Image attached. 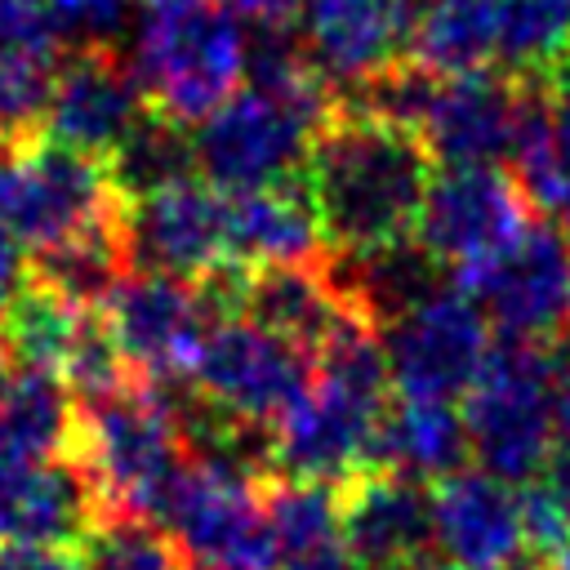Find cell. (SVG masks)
I'll use <instances>...</instances> for the list:
<instances>
[{"label": "cell", "instance_id": "obj_1", "mask_svg": "<svg viewBox=\"0 0 570 570\" xmlns=\"http://www.w3.org/2000/svg\"><path fill=\"white\" fill-rule=\"evenodd\" d=\"M432 165L414 129L365 107H343L312 142L303 187L338 254H374L414 240Z\"/></svg>", "mask_w": 570, "mask_h": 570}, {"label": "cell", "instance_id": "obj_2", "mask_svg": "<svg viewBox=\"0 0 570 570\" xmlns=\"http://www.w3.org/2000/svg\"><path fill=\"white\" fill-rule=\"evenodd\" d=\"M330 116V89L307 49H285L272 36V45L254 53L245 89L196 125V169L223 191L303 178L312 142Z\"/></svg>", "mask_w": 570, "mask_h": 570}, {"label": "cell", "instance_id": "obj_3", "mask_svg": "<svg viewBox=\"0 0 570 570\" xmlns=\"http://www.w3.org/2000/svg\"><path fill=\"white\" fill-rule=\"evenodd\" d=\"M392 410V370L370 316L343 325L325 352L307 396L272 428V476L338 485L370 463L379 428Z\"/></svg>", "mask_w": 570, "mask_h": 570}, {"label": "cell", "instance_id": "obj_4", "mask_svg": "<svg viewBox=\"0 0 570 570\" xmlns=\"http://www.w3.org/2000/svg\"><path fill=\"white\" fill-rule=\"evenodd\" d=\"M71 459L85 468L102 517H151L183 476L191 445L169 401V387L134 379L107 396L80 401V428Z\"/></svg>", "mask_w": 570, "mask_h": 570}, {"label": "cell", "instance_id": "obj_5", "mask_svg": "<svg viewBox=\"0 0 570 570\" xmlns=\"http://www.w3.org/2000/svg\"><path fill=\"white\" fill-rule=\"evenodd\" d=\"M245 27L223 4L183 13H151L138 31L134 76L156 116L174 125H205L249 80Z\"/></svg>", "mask_w": 570, "mask_h": 570}, {"label": "cell", "instance_id": "obj_6", "mask_svg": "<svg viewBox=\"0 0 570 570\" xmlns=\"http://www.w3.org/2000/svg\"><path fill=\"white\" fill-rule=\"evenodd\" d=\"M552 379H557V347L508 343V338L494 343L481 379L459 401L476 468L512 485L539 476V468L557 445Z\"/></svg>", "mask_w": 570, "mask_h": 570}, {"label": "cell", "instance_id": "obj_7", "mask_svg": "<svg viewBox=\"0 0 570 570\" xmlns=\"http://www.w3.org/2000/svg\"><path fill=\"white\" fill-rule=\"evenodd\" d=\"M156 521L196 570H276L263 481L240 468L191 454Z\"/></svg>", "mask_w": 570, "mask_h": 570}, {"label": "cell", "instance_id": "obj_8", "mask_svg": "<svg viewBox=\"0 0 570 570\" xmlns=\"http://www.w3.org/2000/svg\"><path fill=\"white\" fill-rule=\"evenodd\" d=\"M316 361L249 316L214 321L191 370V387L218 414L272 432L312 387Z\"/></svg>", "mask_w": 570, "mask_h": 570}, {"label": "cell", "instance_id": "obj_9", "mask_svg": "<svg viewBox=\"0 0 570 570\" xmlns=\"http://www.w3.org/2000/svg\"><path fill=\"white\" fill-rule=\"evenodd\" d=\"M383 330H387L383 352L396 396L463 401L494 352L490 316L459 285L445 289L436 285Z\"/></svg>", "mask_w": 570, "mask_h": 570}, {"label": "cell", "instance_id": "obj_10", "mask_svg": "<svg viewBox=\"0 0 570 570\" xmlns=\"http://www.w3.org/2000/svg\"><path fill=\"white\" fill-rule=\"evenodd\" d=\"M530 223V200L517 174L499 165H441L423 196L414 240L454 281L503 254Z\"/></svg>", "mask_w": 570, "mask_h": 570}, {"label": "cell", "instance_id": "obj_11", "mask_svg": "<svg viewBox=\"0 0 570 570\" xmlns=\"http://www.w3.org/2000/svg\"><path fill=\"white\" fill-rule=\"evenodd\" d=\"M454 285L481 303V312L508 343L552 347L570 325V227L530 218L503 254Z\"/></svg>", "mask_w": 570, "mask_h": 570}, {"label": "cell", "instance_id": "obj_12", "mask_svg": "<svg viewBox=\"0 0 570 570\" xmlns=\"http://www.w3.org/2000/svg\"><path fill=\"white\" fill-rule=\"evenodd\" d=\"M102 321L129 370L156 387H174L183 379L191 383L196 356L214 325L196 281L160 272H129L102 303Z\"/></svg>", "mask_w": 570, "mask_h": 570}, {"label": "cell", "instance_id": "obj_13", "mask_svg": "<svg viewBox=\"0 0 570 570\" xmlns=\"http://www.w3.org/2000/svg\"><path fill=\"white\" fill-rule=\"evenodd\" d=\"M125 254L129 272H160L178 281H205L209 272L227 267V191L191 174L125 200Z\"/></svg>", "mask_w": 570, "mask_h": 570}, {"label": "cell", "instance_id": "obj_14", "mask_svg": "<svg viewBox=\"0 0 570 570\" xmlns=\"http://www.w3.org/2000/svg\"><path fill=\"white\" fill-rule=\"evenodd\" d=\"M120 214H125V196L111 178L107 156H89L53 138L27 142L22 187L9 232L22 245H31V254L85 236L94 227H107Z\"/></svg>", "mask_w": 570, "mask_h": 570}, {"label": "cell", "instance_id": "obj_15", "mask_svg": "<svg viewBox=\"0 0 570 570\" xmlns=\"http://www.w3.org/2000/svg\"><path fill=\"white\" fill-rule=\"evenodd\" d=\"M343 543L356 570H414L436 552L432 485L365 463L338 481Z\"/></svg>", "mask_w": 570, "mask_h": 570}, {"label": "cell", "instance_id": "obj_16", "mask_svg": "<svg viewBox=\"0 0 570 570\" xmlns=\"http://www.w3.org/2000/svg\"><path fill=\"white\" fill-rule=\"evenodd\" d=\"M142 102L147 98L134 67L120 62L102 40H89L58 67L45 111V134L76 151L111 156L129 138V129L147 116Z\"/></svg>", "mask_w": 570, "mask_h": 570}, {"label": "cell", "instance_id": "obj_17", "mask_svg": "<svg viewBox=\"0 0 570 570\" xmlns=\"http://www.w3.org/2000/svg\"><path fill=\"white\" fill-rule=\"evenodd\" d=\"M436 557L463 570H508L525 552L521 490L485 468H463L432 485Z\"/></svg>", "mask_w": 570, "mask_h": 570}, {"label": "cell", "instance_id": "obj_18", "mask_svg": "<svg viewBox=\"0 0 570 570\" xmlns=\"http://www.w3.org/2000/svg\"><path fill=\"white\" fill-rule=\"evenodd\" d=\"M298 27L325 80L370 85L410 49L414 0H303Z\"/></svg>", "mask_w": 570, "mask_h": 570}, {"label": "cell", "instance_id": "obj_19", "mask_svg": "<svg viewBox=\"0 0 570 570\" xmlns=\"http://www.w3.org/2000/svg\"><path fill=\"white\" fill-rule=\"evenodd\" d=\"M98 494L76 459L0 454V543L71 548L98 525Z\"/></svg>", "mask_w": 570, "mask_h": 570}, {"label": "cell", "instance_id": "obj_20", "mask_svg": "<svg viewBox=\"0 0 570 570\" xmlns=\"http://www.w3.org/2000/svg\"><path fill=\"white\" fill-rule=\"evenodd\" d=\"M249 321L267 325L272 334L303 347L312 361L334 343V334L370 312H361L330 267L321 263H281V267H249L245 276V312ZM374 321V316H370Z\"/></svg>", "mask_w": 570, "mask_h": 570}, {"label": "cell", "instance_id": "obj_21", "mask_svg": "<svg viewBox=\"0 0 570 570\" xmlns=\"http://www.w3.org/2000/svg\"><path fill=\"white\" fill-rule=\"evenodd\" d=\"M227 240L236 267L316 263L321 245H330L303 178L254 191H227Z\"/></svg>", "mask_w": 570, "mask_h": 570}, {"label": "cell", "instance_id": "obj_22", "mask_svg": "<svg viewBox=\"0 0 570 570\" xmlns=\"http://www.w3.org/2000/svg\"><path fill=\"white\" fill-rule=\"evenodd\" d=\"M472 459V436L459 401L436 396H392V410L379 428L370 463L405 472L423 485H436L463 472Z\"/></svg>", "mask_w": 570, "mask_h": 570}, {"label": "cell", "instance_id": "obj_23", "mask_svg": "<svg viewBox=\"0 0 570 570\" xmlns=\"http://www.w3.org/2000/svg\"><path fill=\"white\" fill-rule=\"evenodd\" d=\"M263 503L276 543V570H356L343 543L338 485L267 476Z\"/></svg>", "mask_w": 570, "mask_h": 570}, {"label": "cell", "instance_id": "obj_24", "mask_svg": "<svg viewBox=\"0 0 570 570\" xmlns=\"http://www.w3.org/2000/svg\"><path fill=\"white\" fill-rule=\"evenodd\" d=\"M80 428V396L53 365H22L0 401V454L71 459Z\"/></svg>", "mask_w": 570, "mask_h": 570}, {"label": "cell", "instance_id": "obj_25", "mask_svg": "<svg viewBox=\"0 0 570 570\" xmlns=\"http://www.w3.org/2000/svg\"><path fill=\"white\" fill-rule=\"evenodd\" d=\"M512 160L525 200L570 227V80L534 89Z\"/></svg>", "mask_w": 570, "mask_h": 570}, {"label": "cell", "instance_id": "obj_26", "mask_svg": "<svg viewBox=\"0 0 570 570\" xmlns=\"http://www.w3.org/2000/svg\"><path fill=\"white\" fill-rule=\"evenodd\" d=\"M494 58L512 80H570V0H494Z\"/></svg>", "mask_w": 570, "mask_h": 570}, {"label": "cell", "instance_id": "obj_27", "mask_svg": "<svg viewBox=\"0 0 570 570\" xmlns=\"http://www.w3.org/2000/svg\"><path fill=\"white\" fill-rule=\"evenodd\" d=\"M410 53L432 76L485 71L494 58V0H414Z\"/></svg>", "mask_w": 570, "mask_h": 570}, {"label": "cell", "instance_id": "obj_28", "mask_svg": "<svg viewBox=\"0 0 570 570\" xmlns=\"http://www.w3.org/2000/svg\"><path fill=\"white\" fill-rule=\"evenodd\" d=\"M58 40H27L0 31V138L36 142L58 80Z\"/></svg>", "mask_w": 570, "mask_h": 570}, {"label": "cell", "instance_id": "obj_29", "mask_svg": "<svg viewBox=\"0 0 570 570\" xmlns=\"http://www.w3.org/2000/svg\"><path fill=\"white\" fill-rule=\"evenodd\" d=\"M107 165H111V178H116L125 200H138L147 191H160L178 178L200 174L196 169V142L183 134V125H174L156 111H147L129 129V138L107 156Z\"/></svg>", "mask_w": 570, "mask_h": 570}, {"label": "cell", "instance_id": "obj_30", "mask_svg": "<svg viewBox=\"0 0 570 570\" xmlns=\"http://www.w3.org/2000/svg\"><path fill=\"white\" fill-rule=\"evenodd\" d=\"M85 561L89 570H191L187 552L160 521L129 512L98 517L85 534Z\"/></svg>", "mask_w": 570, "mask_h": 570}, {"label": "cell", "instance_id": "obj_31", "mask_svg": "<svg viewBox=\"0 0 570 570\" xmlns=\"http://www.w3.org/2000/svg\"><path fill=\"white\" fill-rule=\"evenodd\" d=\"M45 4L58 18L62 31H76V36H89V40H102L125 18V0H45Z\"/></svg>", "mask_w": 570, "mask_h": 570}, {"label": "cell", "instance_id": "obj_32", "mask_svg": "<svg viewBox=\"0 0 570 570\" xmlns=\"http://www.w3.org/2000/svg\"><path fill=\"white\" fill-rule=\"evenodd\" d=\"M240 27H254L263 36H281L303 18V0H218Z\"/></svg>", "mask_w": 570, "mask_h": 570}, {"label": "cell", "instance_id": "obj_33", "mask_svg": "<svg viewBox=\"0 0 570 570\" xmlns=\"http://www.w3.org/2000/svg\"><path fill=\"white\" fill-rule=\"evenodd\" d=\"M0 570H89V561H85V552H76V548L0 543Z\"/></svg>", "mask_w": 570, "mask_h": 570}, {"label": "cell", "instance_id": "obj_34", "mask_svg": "<svg viewBox=\"0 0 570 570\" xmlns=\"http://www.w3.org/2000/svg\"><path fill=\"white\" fill-rule=\"evenodd\" d=\"M27 285H31V267L22 263L18 236L13 232H0V325L9 321V312L18 307V298L27 294Z\"/></svg>", "mask_w": 570, "mask_h": 570}, {"label": "cell", "instance_id": "obj_35", "mask_svg": "<svg viewBox=\"0 0 570 570\" xmlns=\"http://www.w3.org/2000/svg\"><path fill=\"white\" fill-rule=\"evenodd\" d=\"M22 151H27V142H4L0 138V232L13 227L18 187H22Z\"/></svg>", "mask_w": 570, "mask_h": 570}, {"label": "cell", "instance_id": "obj_36", "mask_svg": "<svg viewBox=\"0 0 570 570\" xmlns=\"http://www.w3.org/2000/svg\"><path fill=\"white\" fill-rule=\"evenodd\" d=\"M530 481H539L566 512H570V436H557V445H552V454H548V463L539 468V476H530Z\"/></svg>", "mask_w": 570, "mask_h": 570}, {"label": "cell", "instance_id": "obj_37", "mask_svg": "<svg viewBox=\"0 0 570 570\" xmlns=\"http://www.w3.org/2000/svg\"><path fill=\"white\" fill-rule=\"evenodd\" d=\"M552 414H557V436H570V356L557 352V379H552Z\"/></svg>", "mask_w": 570, "mask_h": 570}, {"label": "cell", "instance_id": "obj_38", "mask_svg": "<svg viewBox=\"0 0 570 570\" xmlns=\"http://www.w3.org/2000/svg\"><path fill=\"white\" fill-rule=\"evenodd\" d=\"M13 374H18V356H13V347H9L4 334H0V401H4V392L13 387Z\"/></svg>", "mask_w": 570, "mask_h": 570}, {"label": "cell", "instance_id": "obj_39", "mask_svg": "<svg viewBox=\"0 0 570 570\" xmlns=\"http://www.w3.org/2000/svg\"><path fill=\"white\" fill-rule=\"evenodd\" d=\"M138 4L151 18V13H183V9H196V4H209V0H138Z\"/></svg>", "mask_w": 570, "mask_h": 570}, {"label": "cell", "instance_id": "obj_40", "mask_svg": "<svg viewBox=\"0 0 570 570\" xmlns=\"http://www.w3.org/2000/svg\"><path fill=\"white\" fill-rule=\"evenodd\" d=\"M414 570H463V566H454V561H445V557H428V561H419Z\"/></svg>", "mask_w": 570, "mask_h": 570}, {"label": "cell", "instance_id": "obj_41", "mask_svg": "<svg viewBox=\"0 0 570 570\" xmlns=\"http://www.w3.org/2000/svg\"><path fill=\"white\" fill-rule=\"evenodd\" d=\"M508 570H543L539 561H517V566H508Z\"/></svg>", "mask_w": 570, "mask_h": 570}, {"label": "cell", "instance_id": "obj_42", "mask_svg": "<svg viewBox=\"0 0 570 570\" xmlns=\"http://www.w3.org/2000/svg\"><path fill=\"white\" fill-rule=\"evenodd\" d=\"M557 557H570V548H561V552H557Z\"/></svg>", "mask_w": 570, "mask_h": 570}]
</instances>
